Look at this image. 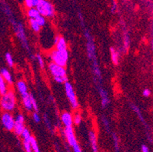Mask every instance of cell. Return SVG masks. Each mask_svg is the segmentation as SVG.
I'll use <instances>...</instances> for the list:
<instances>
[{
  "mask_svg": "<svg viewBox=\"0 0 153 152\" xmlns=\"http://www.w3.org/2000/svg\"><path fill=\"white\" fill-rule=\"evenodd\" d=\"M0 104L2 108L5 112H12L14 110L16 106V97L15 93L12 91H9L5 94L2 95Z\"/></svg>",
  "mask_w": 153,
  "mask_h": 152,
  "instance_id": "cell-1",
  "label": "cell"
},
{
  "mask_svg": "<svg viewBox=\"0 0 153 152\" xmlns=\"http://www.w3.org/2000/svg\"><path fill=\"white\" fill-rule=\"evenodd\" d=\"M10 21L12 24L13 29L15 31V33L17 36V37L18 38L19 40L21 41V45L26 49V50L30 52L29 48V44L27 40V37H26L25 31V28H24L23 25L21 22H18L15 21L13 18H10Z\"/></svg>",
  "mask_w": 153,
  "mask_h": 152,
  "instance_id": "cell-2",
  "label": "cell"
},
{
  "mask_svg": "<svg viewBox=\"0 0 153 152\" xmlns=\"http://www.w3.org/2000/svg\"><path fill=\"white\" fill-rule=\"evenodd\" d=\"M51 59H52L53 63L65 67L67 64L68 59H69V52L68 50H53L51 53Z\"/></svg>",
  "mask_w": 153,
  "mask_h": 152,
  "instance_id": "cell-3",
  "label": "cell"
},
{
  "mask_svg": "<svg viewBox=\"0 0 153 152\" xmlns=\"http://www.w3.org/2000/svg\"><path fill=\"white\" fill-rule=\"evenodd\" d=\"M36 8H38L40 14L43 16L48 17V18L54 16V7L47 0H40Z\"/></svg>",
  "mask_w": 153,
  "mask_h": 152,
  "instance_id": "cell-4",
  "label": "cell"
},
{
  "mask_svg": "<svg viewBox=\"0 0 153 152\" xmlns=\"http://www.w3.org/2000/svg\"><path fill=\"white\" fill-rule=\"evenodd\" d=\"M64 88H65V92L67 97L69 103L71 104L72 107L73 109H77L79 106V103H78L77 97H76V93L73 89V87L69 81H66L64 83Z\"/></svg>",
  "mask_w": 153,
  "mask_h": 152,
  "instance_id": "cell-5",
  "label": "cell"
},
{
  "mask_svg": "<svg viewBox=\"0 0 153 152\" xmlns=\"http://www.w3.org/2000/svg\"><path fill=\"white\" fill-rule=\"evenodd\" d=\"M85 36L86 39H87V54L88 57L90 60H94L96 58V48H95V44H94V40H93L92 37L91 36L90 33L88 31L86 30L85 31Z\"/></svg>",
  "mask_w": 153,
  "mask_h": 152,
  "instance_id": "cell-6",
  "label": "cell"
},
{
  "mask_svg": "<svg viewBox=\"0 0 153 152\" xmlns=\"http://www.w3.org/2000/svg\"><path fill=\"white\" fill-rule=\"evenodd\" d=\"M49 70L51 72V75L53 76V78H67L66 70L65 67L61 66L52 62L49 65Z\"/></svg>",
  "mask_w": 153,
  "mask_h": 152,
  "instance_id": "cell-7",
  "label": "cell"
},
{
  "mask_svg": "<svg viewBox=\"0 0 153 152\" xmlns=\"http://www.w3.org/2000/svg\"><path fill=\"white\" fill-rule=\"evenodd\" d=\"M2 123L5 129L12 131L15 126V119L10 112H5L2 115Z\"/></svg>",
  "mask_w": 153,
  "mask_h": 152,
  "instance_id": "cell-8",
  "label": "cell"
},
{
  "mask_svg": "<svg viewBox=\"0 0 153 152\" xmlns=\"http://www.w3.org/2000/svg\"><path fill=\"white\" fill-rule=\"evenodd\" d=\"M25 128V117L22 114H18L15 119L14 131L15 134L18 136H21Z\"/></svg>",
  "mask_w": 153,
  "mask_h": 152,
  "instance_id": "cell-9",
  "label": "cell"
},
{
  "mask_svg": "<svg viewBox=\"0 0 153 152\" xmlns=\"http://www.w3.org/2000/svg\"><path fill=\"white\" fill-rule=\"evenodd\" d=\"M64 133H65V136L66 138V140H67L69 145L73 146L74 145L77 143V140H76V136H75V133H74V130L72 126L65 127Z\"/></svg>",
  "mask_w": 153,
  "mask_h": 152,
  "instance_id": "cell-10",
  "label": "cell"
},
{
  "mask_svg": "<svg viewBox=\"0 0 153 152\" xmlns=\"http://www.w3.org/2000/svg\"><path fill=\"white\" fill-rule=\"evenodd\" d=\"M21 99H22L24 106L25 107L27 110L31 111L34 109L33 108V105H32L31 94H30L28 92H27L25 94H21Z\"/></svg>",
  "mask_w": 153,
  "mask_h": 152,
  "instance_id": "cell-11",
  "label": "cell"
},
{
  "mask_svg": "<svg viewBox=\"0 0 153 152\" xmlns=\"http://www.w3.org/2000/svg\"><path fill=\"white\" fill-rule=\"evenodd\" d=\"M61 121L63 123V125L65 127H69L72 125L73 123V117L72 115L69 112H63V114L61 115Z\"/></svg>",
  "mask_w": 153,
  "mask_h": 152,
  "instance_id": "cell-12",
  "label": "cell"
},
{
  "mask_svg": "<svg viewBox=\"0 0 153 152\" xmlns=\"http://www.w3.org/2000/svg\"><path fill=\"white\" fill-rule=\"evenodd\" d=\"M98 91L101 98V106H102L103 108H105L110 103L108 94H107V92L106 91L104 88H101V87H99L98 88Z\"/></svg>",
  "mask_w": 153,
  "mask_h": 152,
  "instance_id": "cell-13",
  "label": "cell"
},
{
  "mask_svg": "<svg viewBox=\"0 0 153 152\" xmlns=\"http://www.w3.org/2000/svg\"><path fill=\"white\" fill-rule=\"evenodd\" d=\"M93 63V73H94V77L97 81H101V72L100 70L99 65L97 62V59H94L92 60Z\"/></svg>",
  "mask_w": 153,
  "mask_h": 152,
  "instance_id": "cell-14",
  "label": "cell"
},
{
  "mask_svg": "<svg viewBox=\"0 0 153 152\" xmlns=\"http://www.w3.org/2000/svg\"><path fill=\"white\" fill-rule=\"evenodd\" d=\"M89 141L92 145L93 152H98V145H97V137L96 134L94 131L89 132Z\"/></svg>",
  "mask_w": 153,
  "mask_h": 152,
  "instance_id": "cell-15",
  "label": "cell"
},
{
  "mask_svg": "<svg viewBox=\"0 0 153 152\" xmlns=\"http://www.w3.org/2000/svg\"><path fill=\"white\" fill-rule=\"evenodd\" d=\"M56 45V49L58 50H67V44H66V41L63 37H59V40L57 42Z\"/></svg>",
  "mask_w": 153,
  "mask_h": 152,
  "instance_id": "cell-16",
  "label": "cell"
},
{
  "mask_svg": "<svg viewBox=\"0 0 153 152\" xmlns=\"http://www.w3.org/2000/svg\"><path fill=\"white\" fill-rule=\"evenodd\" d=\"M1 75H2V77L4 78V79L5 80L7 83L11 84L12 83V76L11 75V73L9 71L6 69H2L0 71Z\"/></svg>",
  "mask_w": 153,
  "mask_h": 152,
  "instance_id": "cell-17",
  "label": "cell"
},
{
  "mask_svg": "<svg viewBox=\"0 0 153 152\" xmlns=\"http://www.w3.org/2000/svg\"><path fill=\"white\" fill-rule=\"evenodd\" d=\"M27 14V16L29 17L30 19H36L38 16H40V15L39 11L38 10V8H36V7L28 8Z\"/></svg>",
  "mask_w": 153,
  "mask_h": 152,
  "instance_id": "cell-18",
  "label": "cell"
},
{
  "mask_svg": "<svg viewBox=\"0 0 153 152\" xmlns=\"http://www.w3.org/2000/svg\"><path fill=\"white\" fill-rule=\"evenodd\" d=\"M110 51H111V56L112 63L115 65H117L119 64V53L116 50V49H114L113 47H111Z\"/></svg>",
  "mask_w": 153,
  "mask_h": 152,
  "instance_id": "cell-19",
  "label": "cell"
},
{
  "mask_svg": "<svg viewBox=\"0 0 153 152\" xmlns=\"http://www.w3.org/2000/svg\"><path fill=\"white\" fill-rule=\"evenodd\" d=\"M17 88L18 90L19 93L21 94H25L27 92V87L25 82L23 81H19L17 83Z\"/></svg>",
  "mask_w": 153,
  "mask_h": 152,
  "instance_id": "cell-20",
  "label": "cell"
},
{
  "mask_svg": "<svg viewBox=\"0 0 153 152\" xmlns=\"http://www.w3.org/2000/svg\"><path fill=\"white\" fill-rule=\"evenodd\" d=\"M7 91H7V86L6 84H5V80L4 79V78L2 77V75H1V73H0V94L3 95V94H5Z\"/></svg>",
  "mask_w": 153,
  "mask_h": 152,
  "instance_id": "cell-21",
  "label": "cell"
},
{
  "mask_svg": "<svg viewBox=\"0 0 153 152\" xmlns=\"http://www.w3.org/2000/svg\"><path fill=\"white\" fill-rule=\"evenodd\" d=\"M30 25L31 29L34 31V32H39L40 31V25L38 23V21H36L35 19H30Z\"/></svg>",
  "mask_w": 153,
  "mask_h": 152,
  "instance_id": "cell-22",
  "label": "cell"
},
{
  "mask_svg": "<svg viewBox=\"0 0 153 152\" xmlns=\"http://www.w3.org/2000/svg\"><path fill=\"white\" fill-rule=\"evenodd\" d=\"M21 136L23 138L24 141H27V142H31V135L30 133L29 130L27 128H25V129L22 132Z\"/></svg>",
  "mask_w": 153,
  "mask_h": 152,
  "instance_id": "cell-23",
  "label": "cell"
},
{
  "mask_svg": "<svg viewBox=\"0 0 153 152\" xmlns=\"http://www.w3.org/2000/svg\"><path fill=\"white\" fill-rule=\"evenodd\" d=\"M5 60H6L7 63L9 65V66L12 67L13 65H14V60H13L12 56L11 55V53H9V52L5 53Z\"/></svg>",
  "mask_w": 153,
  "mask_h": 152,
  "instance_id": "cell-24",
  "label": "cell"
},
{
  "mask_svg": "<svg viewBox=\"0 0 153 152\" xmlns=\"http://www.w3.org/2000/svg\"><path fill=\"white\" fill-rule=\"evenodd\" d=\"M31 145L32 149H33L34 152H40L37 141L34 137H31Z\"/></svg>",
  "mask_w": 153,
  "mask_h": 152,
  "instance_id": "cell-25",
  "label": "cell"
},
{
  "mask_svg": "<svg viewBox=\"0 0 153 152\" xmlns=\"http://www.w3.org/2000/svg\"><path fill=\"white\" fill-rule=\"evenodd\" d=\"M124 47L126 50H127L129 48L130 44V36L128 35L127 33H124Z\"/></svg>",
  "mask_w": 153,
  "mask_h": 152,
  "instance_id": "cell-26",
  "label": "cell"
},
{
  "mask_svg": "<svg viewBox=\"0 0 153 152\" xmlns=\"http://www.w3.org/2000/svg\"><path fill=\"white\" fill-rule=\"evenodd\" d=\"M35 20L38 21V23L40 25V27H44V25H46V19H45V17L43 16V15H40V16H38Z\"/></svg>",
  "mask_w": 153,
  "mask_h": 152,
  "instance_id": "cell-27",
  "label": "cell"
},
{
  "mask_svg": "<svg viewBox=\"0 0 153 152\" xmlns=\"http://www.w3.org/2000/svg\"><path fill=\"white\" fill-rule=\"evenodd\" d=\"M24 148L25 149L26 152H32L33 149H32L31 145V142H27V141H24Z\"/></svg>",
  "mask_w": 153,
  "mask_h": 152,
  "instance_id": "cell-28",
  "label": "cell"
},
{
  "mask_svg": "<svg viewBox=\"0 0 153 152\" xmlns=\"http://www.w3.org/2000/svg\"><path fill=\"white\" fill-rule=\"evenodd\" d=\"M82 122V117L79 113H76L73 117V123L76 125H79L80 123Z\"/></svg>",
  "mask_w": 153,
  "mask_h": 152,
  "instance_id": "cell-29",
  "label": "cell"
},
{
  "mask_svg": "<svg viewBox=\"0 0 153 152\" xmlns=\"http://www.w3.org/2000/svg\"><path fill=\"white\" fill-rule=\"evenodd\" d=\"M36 59H37V60H38V64H39L40 68L44 69V59H43V58H42V56H40V54H37L36 55Z\"/></svg>",
  "mask_w": 153,
  "mask_h": 152,
  "instance_id": "cell-30",
  "label": "cell"
},
{
  "mask_svg": "<svg viewBox=\"0 0 153 152\" xmlns=\"http://www.w3.org/2000/svg\"><path fill=\"white\" fill-rule=\"evenodd\" d=\"M32 117H33V119H34V121L36 123H40V115L38 114V112H36V111H34V112H33V115H32Z\"/></svg>",
  "mask_w": 153,
  "mask_h": 152,
  "instance_id": "cell-31",
  "label": "cell"
},
{
  "mask_svg": "<svg viewBox=\"0 0 153 152\" xmlns=\"http://www.w3.org/2000/svg\"><path fill=\"white\" fill-rule=\"evenodd\" d=\"M113 140H114V147H115L116 152H119V145H118V139L115 134H113Z\"/></svg>",
  "mask_w": 153,
  "mask_h": 152,
  "instance_id": "cell-32",
  "label": "cell"
},
{
  "mask_svg": "<svg viewBox=\"0 0 153 152\" xmlns=\"http://www.w3.org/2000/svg\"><path fill=\"white\" fill-rule=\"evenodd\" d=\"M102 121H103V123H104V125H105V127H106V129H107V131H109L110 125H109V122H108L107 118L105 117H102Z\"/></svg>",
  "mask_w": 153,
  "mask_h": 152,
  "instance_id": "cell-33",
  "label": "cell"
},
{
  "mask_svg": "<svg viewBox=\"0 0 153 152\" xmlns=\"http://www.w3.org/2000/svg\"><path fill=\"white\" fill-rule=\"evenodd\" d=\"M31 100H32V105H33V108H34V111L38 112V104L36 102L35 98L34 97V96L31 94Z\"/></svg>",
  "mask_w": 153,
  "mask_h": 152,
  "instance_id": "cell-34",
  "label": "cell"
},
{
  "mask_svg": "<svg viewBox=\"0 0 153 152\" xmlns=\"http://www.w3.org/2000/svg\"><path fill=\"white\" fill-rule=\"evenodd\" d=\"M25 3L27 8H31L34 7V4H33V0H25Z\"/></svg>",
  "mask_w": 153,
  "mask_h": 152,
  "instance_id": "cell-35",
  "label": "cell"
},
{
  "mask_svg": "<svg viewBox=\"0 0 153 152\" xmlns=\"http://www.w3.org/2000/svg\"><path fill=\"white\" fill-rule=\"evenodd\" d=\"M143 95L144 97H149L150 95H151V91H150L149 89H147V88H145V89L143 90Z\"/></svg>",
  "mask_w": 153,
  "mask_h": 152,
  "instance_id": "cell-36",
  "label": "cell"
},
{
  "mask_svg": "<svg viewBox=\"0 0 153 152\" xmlns=\"http://www.w3.org/2000/svg\"><path fill=\"white\" fill-rule=\"evenodd\" d=\"M72 148H73L74 152H82V149L80 148V146L79 145V144H78V142L72 146Z\"/></svg>",
  "mask_w": 153,
  "mask_h": 152,
  "instance_id": "cell-37",
  "label": "cell"
},
{
  "mask_svg": "<svg viewBox=\"0 0 153 152\" xmlns=\"http://www.w3.org/2000/svg\"><path fill=\"white\" fill-rule=\"evenodd\" d=\"M142 151L143 152H149V148H148L146 145H143L142 146Z\"/></svg>",
  "mask_w": 153,
  "mask_h": 152,
  "instance_id": "cell-38",
  "label": "cell"
},
{
  "mask_svg": "<svg viewBox=\"0 0 153 152\" xmlns=\"http://www.w3.org/2000/svg\"><path fill=\"white\" fill-rule=\"evenodd\" d=\"M116 8H117V5H116L115 2H113V5L112 7V12H115Z\"/></svg>",
  "mask_w": 153,
  "mask_h": 152,
  "instance_id": "cell-39",
  "label": "cell"
},
{
  "mask_svg": "<svg viewBox=\"0 0 153 152\" xmlns=\"http://www.w3.org/2000/svg\"><path fill=\"white\" fill-rule=\"evenodd\" d=\"M39 1H40V0H33V4H34V7L37 6V5L38 4Z\"/></svg>",
  "mask_w": 153,
  "mask_h": 152,
  "instance_id": "cell-40",
  "label": "cell"
}]
</instances>
